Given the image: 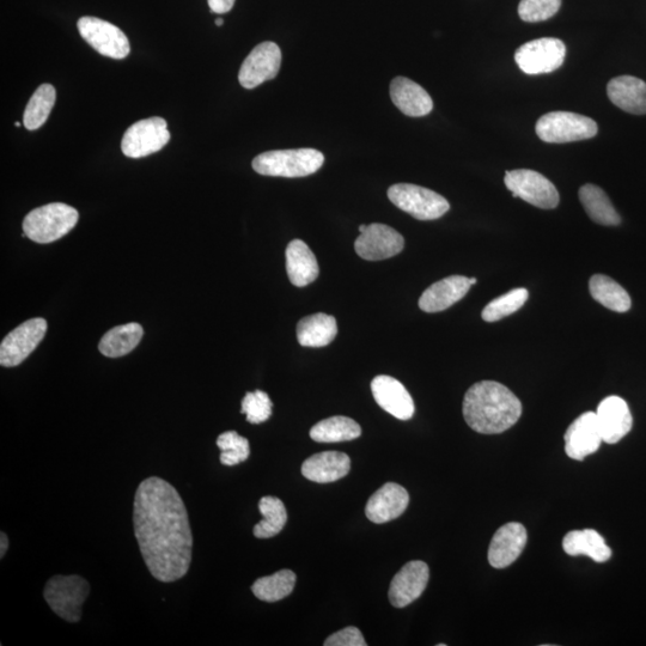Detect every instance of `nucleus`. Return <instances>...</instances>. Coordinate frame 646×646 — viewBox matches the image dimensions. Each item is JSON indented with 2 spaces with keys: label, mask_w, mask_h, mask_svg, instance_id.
Returning a JSON list of instances; mask_svg holds the SVG:
<instances>
[{
  "label": "nucleus",
  "mask_w": 646,
  "mask_h": 646,
  "mask_svg": "<svg viewBox=\"0 0 646 646\" xmlns=\"http://www.w3.org/2000/svg\"><path fill=\"white\" fill-rule=\"evenodd\" d=\"M134 534L146 568L157 581L172 583L187 575L193 534L178 490L157 477L138 486L133 504Z\"/></svg>",
  "instance_id": "nucleus-1"
},
{
  "label": "nucleus",
  "mask_w": 646,
  "mask_h": 646,
  "mask_svg": "<svg viewBox=\"0 0 646 646\" xmlns=\"http://www.w3.org/2000/svg\"><path fill=\"white\" fill-rule=\"evenodd\" d=\"M522 416V404L511 390L495 381H481L467 390L463 417L469 428L484 435L507 431Z\"/></svg>",
  "instance_id": "nucleus-2"
},
{
  "label": "nucleus",
  "mask_w": 646,
  "mask_h": 646,
  "mask_svg": "<svg viewBox=\"0 0 646 646\" xmlns=\"http://www.w3.org/2000/svg\"><path fill=\"white\" fill-rule=\"evenodd\" d=\"M325 156L315 149L267 151L254 158L255 172L276 178H304L323 166Z\"/></svg>",
  "instance_id": "nucleus-3"
},
{
  "label": "nucleus",
  "mask_w": 646,
  "mask_h": 646,
  "mask_svg": "<svg viewBox=\"0 0 646 646\" xmlns=\"http://www.w3.org/2000/svg\"><path fill=\"white\" fill-rule=\"evenodd\" d=\"M79 213L72 206L53 203L29 212L23 221V236L38 243H51L62 239L76 227Z\"/></svg>",
  "instance_id": "nucleus-4"
},
{
  "label": "nucleus",
  "mask_w": 646,
  "mask_h": 646,
  "mask_svg": "<svg viewBox=\"0 0 646 646\" xmlns=\"http://www.w3.org/2000/svg\"><path fill=\"white\" fill-rule=\"evenodd\" d=\"M90 594V584L83 577L54 576L47 582L44 596L52 611L58 617L78 623L82 618V607Z\"/></svg>",
  "instance_id": "nucleus-5"
},
{
  "label": "nucleus",
  "mask_w": 646,
  "mask_h": 646,
  "mask_svg": "<svg viewBox=\"0 0 646 646\" xmlns=\"http://www.w3.org/2000/svg\"><path fill=\"white\" fill-rule=\"evenodd\" d=\"M535 131L542 142L564 144L594 138L599 127L593 119L584 115L552 112L538 120Z\"/></svg>",
  "instance_id": "nucleus-6"
},
{
  "label": "nucleus",
  "mask_w": 646,
  "mask_h": 646,
  "mask_svg": "<svg viewBox=\"0 0 646 646\" xmlns=\"http://www.w3.org/2000/svg\"><path fill=\"white\" fill-rule=\"evenodd\" d=\"M388 198L400 210L419 221H435L450 210L448 200L441 194L411 184L389 187Z\"/></svg>",
  "instance_id": "nucleus-7"
},
{
  "label": "nucleus",
  "mask_w": 646,
  "mask_h": 646,
  "mask_svg": "<svg viewBox=\"0 0 646 646\" xmlns=\"http://www.w3.org/2000/svg\"><path fill=\"white\" fill-rule=\"evenodd\" d=\"M504 184L515 198H521L539 209L552 210L559 205L556 186L535 170H510L505 173Z\"/></svg>",
  "instance_id": "nucleus-8"
},
{
  "label": "nucleus",
  "mask_w": 646,
  "mask_h": 646,
  "mask_svg": "<svg viewBox=\"0 0 646 646\" xmlns=\"http://www.w3.org/2000/svg\"><path fill=\"white\" fill-rule=\"evenodd\" d=\"M79 34L99 52L101 56L112 59H125L131 52L130 41L117 26L101 18L85 16L77 23Z\"/></svg>",
  "instance_id": "nucleus-9"
},
{
  "label": "nucleus",
  "mask_w": 646,
  "mask_h": 646,
  "mask_svg": "<svg viewBox=\"0 0 646 646\" xmlns=\"http://www.w3.org/2000/svg\"><path fill=\"white\" fill-rule=\"evenodd\" d=\"M566 47L562 40L542 38L527 42L515 52V62L527 75L551 73L562 67Z\"/></svg>",
  "instance_id": "nucleus-10"
},
{
  "label": "nucleus",
  "mask_w": 646,
  "mask_h": 646,
  "mask_svg": "<svg viewBox=\"0 0 646 646\" xmlns=\"http://www.w3.org/2000/svg\"><path fill=\"white\" fill-rule=\"evenodd\" d=\"M167 121L150 118L133 124L124 134L121 150L130 158H143L161 151L169 143Z\"/></svg>",
  "instance_id": "nucleus-11"
},
{
  "label": "nucleus",
  "mask_w": 646,
  "mask_h": 646,
  "mask_svg": "<svg viewBox=\"0 0 646 646\" xmlns=\"http://www.w3.org/2000/svg\"><path fill=\"white\" fill-rule=\"evenodd\" d=\"M47 322L44 319H32L22 323L6 335L0 345V364L6 368L17 367L45 338Z\"/></svg>",
  "instance_id": "nucleus-12"
},
{
  "label": "nucleus",
  "mask_w": 646,
  "mask_h": 646,
  "mask_svg": "<svg viewBox=\"0 0 646 646\" xmlns=\"http://www.w3.org/2000/svg\"><path fill=\"white\" fill-rule=\"evenodd\" d=\"M282 65V51L274 42L266 41L254 48L243 62L239 81L243 88L254 89L276 78Z\"/></svg>",
  "instance_id": "nucleus-13"
},
{
  "label": "nucleus",
  "mask_w": 646,
  "mask_h": 646,
  "mask_svg": "<svg viewBox=\"0 0 646 646\" xmlns=\"http://www.w3.org/2000/svg\"><path fill=\"white\" fill-rule=\"evenodd\" d=\"M405 247V240L398 231L388 225H368L355 242L356 253L364 260L379 261L395 257Z\"/></svg>",
  "instance_id": "nucleus-14"
},
{
  "label": "nucleus",
  "mask_w": 646,
  "mask_h": 646,
  "mask_svg": "<svg viewBox=\"0 0 646 646\" xmlns=\"http://www.w3.org/2000/svg\"><path fill=\"white\" fill-rule=\"evenodd\" d=\"M429 566L419 560L407 563L393 578L389 600L396 608H404L418 600L428 587Z\"/></svg>",
  "instance_id": "nucleus-15"
},
{
  "label": "nucleus",
  "mask_w": 646,
  "mask_h": 646,
  "mask_svg": "<svg viewBox=\"0 0 646 646\" xmlns=\"http://www.w3.org/2000/svg\"><path fill=\"white\" fill-rule=\"evenodd\" d=\"M565 452L571 459L583 461L599 450L602 440L595 412H585L569 426L564 436Z\"/></svg>",
  "instance_id": "nucleus-16"
},
{
  "label": "nucleus",
  "mask_w": 646,
  "mask_h": 646,
  "mask_svg": "<svg viewBox=\"0 0 646 646\" xmlns=\"http://www.w3.org/2000/svg\"><path fill=\"white\" fill-rule=\"evenodd\" d=\"M527 530L521 523L504 524L493 535L489 548V562L492 568L505 569L520 558L527 545Z\"/></svg>",
  "instance_id": "nucleus-17"
},
{
  "label": "nucleus",
  "mask_w": 646,
  "mask_h": 646,
  "mask_svg": "<svg viewBox=\"0 0 646 646\" xmlns=\"http://www.w3.org/2000/svg\"><path fill=\"white\" fill-rule=\"evenodd\" d=\"M371 392L374 399L383 410L400 420L413 417L416 407L410 393L404 385L394 377L381 375L371 382Z\"/></svg>",
  "instance_id": "nucleus-18"
},
{
  "label": "nucleus",
  "mask_w": 646,
  "mask_h": 646,
  "mask_svg": "<svg viewBox=\"0 0 646 646\" xmlns=\"http://www.w3.org/2000/svg\"><path fill=\"white\" fill-rule=\"evenodd\" d=\"M595 413L605 443H618L632 429L633 419L629 405L619 396H608L602 400Z\"/></svg>",
  "instance_id": "nucleus-19"
},
{
  "label": "nucleus",
  "mask_w": 646,
  "mask_h": 646,
  "mask_svg": "<svg viewBox=\"0 0 646 646\" xmlns=\"http://www.w3.org/2000/svg\"><path fill=\"white\" fill-rule=\"evenodd\" d=\"M408 503L410 496L404 487L388 483L370 497L365 515L376 524L387 523L404 514Z\"/></svg>",
  "instance_id": "nucleus-20"
},
{
  "label": "nucleus",
  "mask_w": 646,
  "mask_h": 646,
  "mask_svg": "<svg viewBox=\"0 0 646 646\" xmlns=\"http://www.w3.org/2000/svg\"><path fill=\"white\" fill-rule=\"evenodd\" d=\"M469 278L452 276L444 278L424 291L419 308L425 313H440L462 300L471 289Z\"/></svg>",
  "instance_id": "nucleus-21"
},
{
  "label": "nucleus",
  "mask_w": 646,
  "mask_h": 646,
  "mask_svg": "<svg viewBox=\"0 0 646 646\" xmlns=\"http://www.w3.org/2000/svg\"><path fill=\"white\" fill-rule=\"evenodd\" d=\"M390 97L399 111L412 118L425 117L434 108L431 96L423 87L405 77H396L390 84Z\"/></svg>",
  "instance_id": "nucleus-22"
},
{
  "label": "nucleus",
  "mask_w": 646,
  "mask_h": 646,
  "mask_svg": "<svg viewBox=\"0 0 646 646\" xmlns=\"http://www.w3.org/2000/svg\"><path fill=\"white\" fill-rule=\"evenodd\" d=\"M351 460L349 455L339 452L315 454L304 461L302 474L314 483L328 484L343 479L350 473Z\"/></svg>",
  "instance_id": "nucleus-23"
},
{
  "label": "nucleus",
  "mask_w": 646,
  "mask_h": 646,
  "mask_svg": "<svg viewBox=\"0 0 646 646\" xmlns=\"http://www.w3.org/2000/svg\"><path fill=\"white\" fill-rule=\"evenodd\" d=\"M607 94L613 105L626 113L646 114V83L637 77L620 76L607 85Z\"/></svg>",
  "instance_id": "nucleus-24"
},
{
  "label": "nucleus",
  "mask_w": 646,
  "mask_h": 646,
  "mask_svg": "<svg viewBox=\"0 0 646 646\" xmlns=\"http://www.w3.org/2000/svg\"><path fill=\"white\" fill-rule=\"evenodd\" d=\"M286 271L290 282L298 288H304L319 277V262L306 242L294 240L286 248Z\"/></svg>",
  "instance_id": "nucleus-25"
},
{
  "label": "nucleus",
  "mask_w": 646,
  "mask_h": 646,
  "mask_svg": "<svg viewBox=\"0 0 646 646\" xmlns=\"http://www.w3.org/2000/svg\"><path fill=\"white\" fill-rule=\"evenodd\" d=\"M563 548L571 557L587 556L596 563H606L612 557L611 548L594 529L572 530L564 536Z\"/></svg>",
  "instance_id": "nucleus-26"
},
{
  "label": "nucleus",
  "mask_w": 646,
  "mask_h": 646,
  "mask_svg": "<svg viewBox=\"0 0 646 646\" xmlns=\"http://www.w3.org/2000/svg\"><path fill=\"white\" fill-rule=\"evenodd\" d=\"M337 320L331 315L318 313L307 316L297 325V339L304 347H323L337 337Z\"/></svg>",
  "instance_id": "nucleus-27"
},
{
  "label": "nucleus",
  "mask_w": 646,
  "mask_h": 646,
  "mask_svg": "<svg viewBox=\"0 0 646 646\" xmlns=\"http://www.w3.org/2000/svg\"><path fill=\"white\" fill-rule=\"evenodd\" d=\"M578 195L591 221L605 227H617L621 223L619 213L602 188L591 184L584 185Z\"/></svg>",
  "instance_id": "nucleus-28"
},
{
  "label": "nucleus",
  "mask_w": 646,
  "mask_h": 646,
  "mask_svg": "<svg viewBox=\"0 0 646 646\" xmlns=\"http://www.w3.org/2000/svg\"><path fill=\"white\" fill-rule=\"evenodd\" d=\"M589 290L596 302L613 312L626 313L632 306L631 297L623 286L605 274H595L591 277Z\"/></svg>",
  "instance_id": "nucleus-29"
},
{
  "label": "nucleus",
  "mask_w": 646,
  "mask_h": 646,
  "mask_svg": "<svg viewBox=\"0 0 646 646\" xmlns=\"http://www.w3.org/2000/svg\"><path fill=\"white\" fill-rule=\"evenodd\" d=\"M143 327L139 323L131 322L126 325L114 327L103 335L99 349L102 355L109 358H118L129 355L143 338Z\"/></svg>",
  "instance_id": "nucleus-30"
},
{
  "label": "nucleus",
  "mask_w": 646,
  "mask_h": 646,
  "mask_svg": "<svg viewBox=\"0 0 646 646\" xmlns=\"http://www.w3.org/2000/svg\"><path fill=\"white\" fill-rule=\"evenodd\" d=\"M361 435V426L355 420L341 416L321 420L310 430L312 440L319 443L353 441Z\"/></svg>",
  "instance_id": "nucleus-31"
},
{
  "label": "nucleus",
  "mask_w": 646,
  "mask_h": 646,
  "mask_svg": "<svg viewBox=\"0 0 646 646\" xmlns=\"http://www.w3.org/2000/svg\"><path fill=\"white\" fill-rule=\"evenodd\" d=\"M57 93L51 84H42L28 102L23 115V124L29 131L39 130L50 117L56 105Z\"/></svg>",
  "instance_id": "nucleus-32"
},
{
  "label": "nucleus",
  "mask_w": 646,
  "mask_h": 646,
  "mask_svg": "<svg viewBox=\"0 0 646 646\" xmlns=\"http://www.w3.org/2000/svg\"><path fill=\"white\" fill-rule=\"evenodd\" d=\"M262 520L254 527L255 538L270 539L282 532L288 521L285 505L277 497H262L259 503Z\"/></svg>",
  "instance_id": "nucleus-33"
},
{
  "label": "nucleus",
  "mask_w": 646,
  "mask_h": 646,
  "mask_svg": "<svg viewBox=\"0 0 646 646\" xmlns=\"http://www.w3.org/2000/svg\"><path fill=\"white\" fill-rule=\"evenodd\" d=\"M295 583V572L282 570L274 575L259 578L252 585V591L261 601L278 602L294 591Z\"/></svg>",
  "instance_id": "nucleus-34"
},
{
  "label": "nucleus",
  "mask_w": 646,
  "mask_h": 646,
  "mask_svg": "<svg viewBox=\"0 0 646 646\" xmlns=\"http://www.w3.org/2000/svg\"><path fill=\"white\" fill-rule=\"evenodd\" d=\"M528 290L524 288L514 289L501 297L493 300L483 310V320L486 322L501 321L507 316L520 310L528 301Z\"/></svg>",
  "instance_id": "nucleus-35"
},
{
  "label": "nucleus",
  "mask_w": 646,
  "mask_h": 646,
  "mask_svg": "<svg viewBox=\"0 0 646 646\" xmlns=\"http://www.w3.org/2000/svg\"><path fill=\"white\" fill-rule=\"evenodd\" d=\"M217 446L221 449V463L224 466L239 465L251 455L247 438L240 436L236 431L224 432L217 438Z\"/></svg>",
  "instance_id": "nucleus-36"
},
{
  "label": "nucleus",
  "mask_w": 646,
  "mask_h": 646,
  "mask_svg": "<svg viewBox=\"0 0 646 646\" xmlns=\"http://www.w3.org/2000/svg\"><path fill=\"white\" fill-rule=\"evenodd\" d=\"M273 404L265 392L255 390L247 393L242 400L241 412L246 414L247 420L251 424L265 423L272 416Z\"/></svg>",
  "instance_id": "nucleus-37"
},
{
  "label": "nucleus",
  "mask_w": 646,
  "mask_h": 646,
  "mask_svg": "<svg viewBox=\"0 0 646 646\" xmlns=\"http://www.w3.org/2000/svg\"><path fill=\"white\" fill-rule=\"evenodd\" d=\"M562 6V0H521L518 5V15L528 23H538L550 20Z\"/></svg>",
  "instance_id": "nucleus-38"
},
{
  "label": "nucleus",
  "mask_w": 646,
  "mask_h": 646,
  "mask_svg": "<svg viewBox=\"0 0 646 646\" xmlns=\"http://www.w3.org/2000/svg\"><path fill=\"white\" fill-rule=\"evenodd\" d=\"M325 646H367V642L357 627L350 626L329 636Z\"/></svg>",
  "instance_id": "nucleus-39"
},
{
  "label": "nucleus",
  "mask_w": 646,
  "mask_h": 646,
  "mask_svg": "<svg viewBox=\"0 0 646 646\" xmlns=\"http://www.w3.org/2000/svg\"><path fill=\"white\" fill-rule=\"evenodd\" d=\"M235 4V0H209V6L212 12L222 15L227 14Z\"/></svg>",
  "instance_id": "nucleus-40"
},
{
  "label": "nucleus",
  "mask_w": 646,
  "mask_h": 646,
  "mask_svg": "<svg viewBox=\"0 0 646 646\" xmlns=\"http://www.w3.org/2000/svg\"><path fill=\"white\" fill-rule=\"evenodd\" d=\"M0 540H2V544H0V546H2V547H0V558L3 559L4 556H5L6 551H8V548H9L8 536H6V534L2 533V538H0Z\"/></svg>",
  "instance_id": "nucleus-41"
},
{
  "label": "nucleus",
  "mask_w": 646,
  "mask_h": 646,
  "mask_svg": "<svg viewBox=\"0 0 646 646\" xmlns=\"http://www.w3.org/2000/svg\"><path fill=\"white\" fill-rule=\"evenodd\" d=\"M216 24H217L218 27H222L223 26V18H221V17L217 18Z\"/></svg>",
  "instance_id": "nucleus-42"
},
{
  "label": "nucleus",
  "mask_w": 646,
  "mask_h": 646,
  "mask_svg": "<svg viewBox=\"0 0 646 646\" xmlns=\"http://www.w3.org/2000/svg\"><path fill=\"white\" fill-rule=\"evenodd\" d=\"M367 227H368V225H364V224H363V225H361V227H359V228H358V229H359V233H361V234H362V233H364V231H365V229H367Z\"/></svg>",
  "instance_id": "nucleus-43"
},
{
  "label": "nucleus",
  "mask_w": 646,
  "mask_h": 646,
  "mask_svg": "<svg viewBox=\"0 0 646 646\" xmlns=\"http://www.w3.org/2000/svg\"><path fill=\"white\" fill-rule=\"evenodd\" d=\"M477 282H478L477 278H469V283H471V285L477 284Z\"/></svg>",
  "instance_id": "nucleus-44"
},
{
  "label": "nucleus",
  "mask_w": 646,
  "mask_h": 646,
  "mask_svg": "<svg viewBox=\"0 0 646 646\" xmlns=\"http://www.w3.org/2000/svg\"><path fill=\"white\" fill-rule=\"evenodd\" d=\"M21 123H16V127H21Z\"/></svg>",
  "instance_id": "nucleus-45"
}]
</instances>
